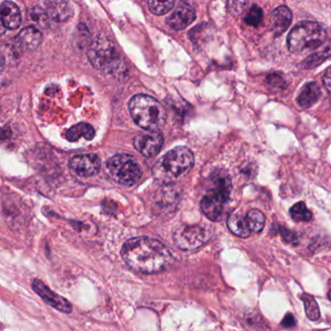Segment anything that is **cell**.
<instances>
[{
    "instance_id": "cell-1",
    "label": "cell",
    "mask_w": 331,
    "mask_h": 331,
    "mask_svg": "<svg viewBox=\"0 0 331 331\" xmlns=\"http://www.w3.org/2000/svg\"><path fill=\"white\" fill-rule=\"evenodd\" d=\"M122 256L132 270L142 274L160 273L173 261V256L166 245L150 237L127 241L122 248Z\"/></svg>"
},
{
    "instance_id": "cell-2",
    "label": "cell",
    "mask_w": 331,
    "mask_h": 331,
    "mask_svg": "<svg viewBox=\"0 0 331 331\" xmlns=\"http://www.w3.org/2000/svg\"><path fill=\"white\" fill-rule=\"evenodd\" d=\"M193 165L194 157L188 148H174L156 163L153 167V175L162 184H172L184 178Z\"/></svg>"
},
{
    "instance_id": "cell-3",
    "label": "cell",
    "mask_w": 331,
    "mask_h": 331,
    "mask_svg": "<svg viewBox=\"0 0 331 331\" xmlns=\"http://www.w3.org/2000/svg\"><path fill=\"white\" fill-rule=\"evenodd\" d=\"M129 112L134 123L150 132H157L166 122L165 106L156 98L146 95H134L129 104Z\"/></svg>"
},
{
    "instance_id": "cell-4",
    "label": "cell",
    "mask_w": 331,
    "mask_h": 331,
    "mask_svg": "<svg viewBox=\"0 0 331 331\" xmlns=\"http://www.w3.org/2000/svg\"><path fill=\"white\" fill-rule=\"evenodd\" d=\"M327 39L326 29L318 22L302 21L296 24L288 37L289 50L292 53L319 49Z\"/></svg>"
},
{
    "instance_id": "cell-5",
    "label": "cell",
    "mask_w": 331,
    "mask_h": 331,
    "mask_svg": "<svg viewBox=\"0 0 331 331\" xmlns=\"http://www.w3.org/2000/svg\"><path fill=\"white\" fill-rule=\"evenodd\" d=\"M88 56L92 66L107 73L116 74L123 66L116 46L108 38H96L89 49Z\"/></svg>"
},
{
    "instance_id": "cell-6",
    "label": "cell",
    "mask_w": 331,
    "mask_h": 331,
    "mask_svg": "<svg viewBox=\"0 0 331 331\" xmlns=\"http://www.w3.org/2000/svg\"><path fill=\"white\" fill-rule=\"evenodd\" d=\"M111 178L118 184L132 186L137 184L142 176V171L133 157L119 154L110 158L106 164Z\"/></svg>"
},
{
    "instance_id": "cell-7",
    "label": "cell",
    "mask_w": 331,
    "mask_h": 331,
    "mask_svg": "<svg viewBox=\"0 0 331 331\" xmlns=\"http://www.w3.org/2000/svg\"><path fill=\"white\" fill-rule=\"evenodd\" d=\"M210 238V230L202 225H184L176 229L173 234L176 246L183 251L197 250Z\"/></svg>"
},
{
    "instance_id": "cell-8",
    "label": "cell",
    "mask_w": 331,
    "mask_h": 331,
    "mask_svg": "<svg viewBox=\"0 0 331 331\" xmlns=\"http://www.w3.org/2000/svg\"><path fill=\"white\" fill-rule=\"evenodd\" d=\"M230 193L212 187L201 200L203 214L211 221H220L223 215L224 206L229 200Z\"/></svg>"
},
{
    "instance_id": "cell-9",
    "label": "cell",
    "mask_w": 331,
    "mask_h": 331,
    "mask_svg": "<svg viewBox=\"0 0 331 331\" xmlns=\"http://www.w3.org/2000/svg\"><path fill=\"white\" fill-rule=\"evenodd\" d=\"M133 145L135 149L146 158H153L157 156L164 145V137L162 133L157 132H144L138 134L133 139Z\"/></svg>"
},
{
    "instance_id": "cell-10",
    "label": "cell",
    "mask_w": 331,
    "mask_h": 331,
    "mask_svg": "<svg viewBox=\"0 0 331 331\" xmlns=\"http://www.w3.org/2000/svg\"><path fill=\"white\" fill-rule=\"evenodd\" d=\"M32 289L47 304L62 313L70 314L72 312L71 303L64 297L54 293L42 281L34 280L32 282Z\"/></svg>"
},
{
    "instance_id": "cell-11",
    "label": "cell",
    "mask_w": 331,
    "mask_h": 331,
    "mask_svg": "<svg viewBox=\"0 0 331 331\" xmlns=\"http://www.w3.org/2000/svg\"><path fill=\"white\" fill-rule=\"evenodd\" d=\"M100 159L93 154L78 155L69 162V167L75 174L81 177H92L100 170Z\"/></svg>"
},
{
    "instance_id": "cell-12",
    "label": "cell",
    "mask_w": 331,
    "mask_h": 331,
    "mask_svg": "<svg viewBox=\"0 0 331 331\" xmlns=\"http://www.w3.org/2000/svg\"><path fill=\"white\" fill-rule=\"evenodd\" d=\"M194 19L195 10L185 2H179L166 21L171 28L175 30H182L188 26Z\"/></svg>"
},
{
    "instance_id": "cell-13",
    "label": "cell",
    "mask_w": 331,
    "mask_h": 331,
    "mask_svg": "<svg viewBox=\"0 0 331 331\" xmlns=\"http://www.w3.org/2000/svg\"><path fill=\"white\" fill-rule=\"evenodd\" d=\"M42 42V34L34 26L24 27L17 37V44L23 51H34Z\"/></svg>"
},
{
    "instance_id": "cell-14",
    "label": "cell",
    "mask_w": 331,
    "mask_h": 331,
    "mask_svg": "<svg viewBox=\"0 0 331 331\" xmlns=\"http://www.w3.org/2000/svg\"><path fill=\"white\" fill-rule=\"evenodd\" d=\"M2 23L8 29L18 28L21 21V15L18 6L11 1H4L1 4Z\"/></svg>"
},
{
    "instance_id": "cell-15",
    "label": "cell",
    "mask_w": 331,
    "mask_h": 331,
    "mask_svg": "<svg viewBox=\"0 0 331 331\" xmlns=\"http://www.w3.org/2000/svg\"><path fill=\"white\" fill-rule=\"evenodd\" d=\"M321 88L320 86L315 83L311 82L306 84L302 90L299 92L298 97H297V102L300 107L304 109H308L312 107L314 104L319 100L321 97Z\"/></svg>"
},
{
    "instance_id": "cell-16",
    "label": "cell",
    "mask_w": 331,
    "mask_h": 331,
    "mask_svg": "<svg viewBox=\"0 0 331 331\" xmlns=\"http://www.w3.org/2000/svg\"><path fill=\"white\" fill-rule=\"evenodd\" d=\"M293 15L287 6H280L272 14V26L277 36L283 34L291 25Z\"/></svg>"
},
{
    "instance_id": "cell-17",
    "label": "cell",
    "mask_w": 331,
    "mask_h": 331,
    "mask_svg": "<svg viewBox=\"0 0 331 331\" xmlns=\"http://www.w3.org/2000/svg\"><path fill=\"white\" fill-rule=\"evenodd\" d=\"M47 15L56 21H64L71 17L72 8L67 2H49L47 3Z\"/></svg>"
},
{
    "instance_id": "cell-18",
    "label": "cell",
    "mask_w": 331,
    "mask_h": 331,
    "mask_svg": "<svg viewBox=\"0 0 331 331\" xmlns=\"http://www.w3.org/2000/svg\"><path fill=\"white\" fill-rule=\"evenodd\" d=\"M330 57H331V39L326 41L319 49L316 50L313 55L308 56L303 61L302 67L306 69H311Z\"/></svg>"
},
{
    "instance_id": "cell-19",
    "label": "cell",
    "mask_w": 331,
    "mask_h": 331,
    "mask_svg": "<svg viewBox=\"0 0 331 331\" xmlns=\"http://www.w3.org/2000/svg\"><path fill=\"white\" fill-rule=\"evenodd\" d=\"M95 132L91 125L86 123H80L67 130L65 137L70 142L79 141L81 138L86 140H92L94 137Z\"/></svg>"
},
{
    "instance_id": "cell-20",
    "label": "cell",
    "mask_w": 331,
    "mask_h": 331,
    "mask_svg": "<svg viewBox=\"0 0 331 331\" xmlns=\"http://www.w3.org/2000/svg\"><path fill=\"white\" fill-rule=\"evenodd\" d=\"M227 226L232 233L242 238H247L252 233L246 218L242 217L239 214H232L229 216L227 220Z\"/></svg>"
},
{
    "instance_id": "cell-21",
    "label": "cell",
    "mask_w": 331,
    "mask_h": 331,
    "mask_svg": "<svg viewBox=\"0 0 331 331\" xmlns=\"http://www.w3.org/2000/svg\"><path fill=\"white\" fill-rule=\"evenodd\" d=\"M246 220L248 222V225L253 232H260L265 224V217L262 212L258 211L257 209L251 210L248 212L246 216Z\"/></svg>"
},
{
    "instance_id": "cell-22",
    "label": "cell",
    "mask_w": 331,
    "mask_h": 331,
    "mask_svg": "<svg viewBox=\"0 0 331 331\" xmlns=\"http://www.w3.org/2000/svg\"><path fill=\"white\" fill-rule=\"evenodd\" d=\"M292 219L297 222H305L309 221L313 215L311 211L306 207V205L303 202L296 203L294 205L290 211Z\"/></svg>"
},
{
    "instance_id": "cell-23",
    "label": "cell",
    "mask_w": 331,
    "mask_h": 331,
    "mask_svg": "<svg viewBox=\"0 0 331 331\" xmlns=\"http://www.w3.org/2000/svg\"><path fill=\"white\" fill-rule=\"evenodd\" d=\"M301 299L305 306V313H306L307 318L313 322L318 321L321 317V312H320V308H319V305H318L316 299L312 295H306V294L301 296Z\"/></svg>"
},
{
    "instance_id": "cell-24",
    "label": "cell",
    "mask_w": 331,
    "mask_h": 331,
    "mask_svg": "<svg viewBox=\"0 0 331 331\" xmlns=\"http://www.w3.org/2000/svg\"><path fill=\"white\" fill-rule=\"evenodd\" d=\"M175 2L174 1H155L151 0L148 1V7L150 11L155 14V15H165L168 13L174 6Z\"/></svg>"
},
{
    "instance_id": "cell-25",
    "label": "cell",
    "mask_w": 331,
    "mask_h": 331,
    "mask_svg": "<svg viewBox=\"0 0 331 331\" xmlns=\"http://www.w3.org/2000/svg\"><path fill=\"white\" fill-rule=\"evenodd\" d=\"M262 19H263L262 9L258 7V5H253L247 12L244 18V21L248 25L258 26L262 22Z\"/></svg>"
},
{
    "instance_id": "cell-26",
    "label": "cell",
    "mask_w": 331,
    "mask_h": 331,
    "mask_svg": "<svg viewBox=\"0 0 331 331\" xmlns=\"http://www.w3.org/2000/svg\"><path fill=\"white\" fill-rule=\"evenodd\" d=\"M280 233H281L282 238H283V240H284L285 242H287V243H289V244H291V245H296V244H298L299 238H298L297 234L295 233L294 231L288 229L287 227L280 226Z\"/></svg>"
},
{
    "instance_id": "cell-27",
    "label": "cell",
    "mask_w": 331,
    "mask_h": 331,
    "mask_svg": "<svg viewBox=\"0 0 331 331\" xmlns=\"http://www.w3.org/2000/svg\"><path fill=\"white\" fill-rule=\"evenodd\" d=\"M267 83L273 87H276V88H281L283 89L285 86H286V83H285V79L283 76H281L280 74L278 73H273L271 75H269L267 77Z\"/></svg>"
},
{
    "instance_id": "cell-28",
    "label": "cell",
    "mask_w": 331,
    "mask_h": 331,
    "mask_svg": "<svg viewBox=\"0 0 331 331\" xmlns=\"http://www.w3.org/2000/svg\"><path fill=\"white\" fill-rule=\"evenodd\" d=\"M295 325H296V320H295L294 315H292V314H288L282 322V326L287 329H292L295 327Z\"/></svg>"
},
{
    "instance_id": "cell-29",
    "label": "cell",
    "mask_w": 331,
    "mask_h": 331,
    "mask_svg": "<svg viewBox=\"0 0 331 331\" xmlns=\"http://www.w3.org/2000/svg\"><path fill=\"white\" fill-rule=\"evenodd\" d=\"M323 82H324V85H325L326 89L331 93V66L328 68V70L326 71V73L324 75Z\"/></svg>"
},
{
    "instance_id": "cell-30",
    "label": "cell",
    "mask_w": 331,
    "mask_h": 331,
    "mask_svg": "<svg viewBox=\"0 0 331 331\" xmlns=\"http://www.w3.org/2000/svg\"><path fill=\"white\" fill-rule=\"evenodd\" d=\"M329 297H330V299L331 300V290L330 291V293H329Z\"/></svg>"
}]
</instances>
